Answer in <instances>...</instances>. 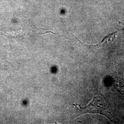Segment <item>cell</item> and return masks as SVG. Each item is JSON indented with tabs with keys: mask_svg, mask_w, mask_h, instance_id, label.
I'll list each match as a JSON object with an SVG mask.
<instances>
[{
	"mask_svg": "<svg viewBox=\"0 0 124 124\" xmlns=\"http://www.w3.org/2000/svg\"><path fill=\"white\" fill-rule=\"evenodd\" d=\"M102 99L101 97H98L95 96L93 98V100L89 103L87 106L81 109L84 113H99L102 114V112H103L104 110V106L103 107V104H102L103 102L100 104L99 102H101Z\"/></svg>",
	"mask_w": 124,
	"mask_h": 124,
	"instance_id": "6da1fadb",
	"label": "cell"
}]
</instances>
